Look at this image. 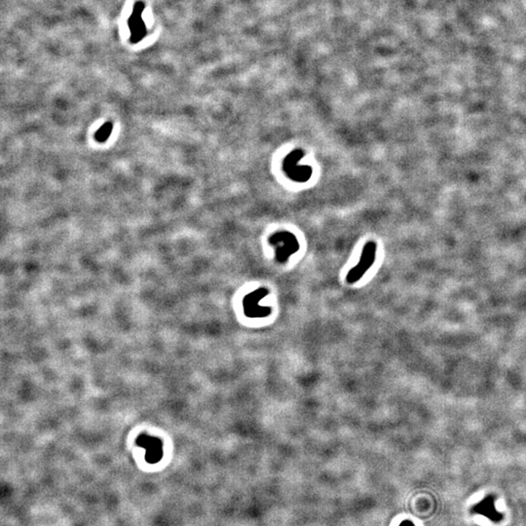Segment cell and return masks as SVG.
Here are the masks:
<instances>
[{"label":"cell","mask_w":526,"mask_h":526,"mask_svg":"<svg viewBox=\"0 0 526 526\" xmlns=\"http://www.w3.org/2000/svg\"><path fill=\"white\" fill-rule=\"evenodd\" d=\"M304 156L301 149H295L290 152L284 160L283 169L290 180L304 183L307 182L313 173V170L309 166H298V161Z\"/></svg>","instance_id":"obj_1"},{"label":"cell","mask_w":526,"mask_h":526,"mask_svg":"<svg viewBox=\"0 0 526 526\" xmlns=\"http://www.w3.org/2000/svg\"><path fill=\"white\" fill-rule=\"evenodd\" d=\"M270 244L276 248L277 260L286 262L289 256L299 249L296 237L289 232H278L270 238Z\"/></svg>","instance_id":"obj_2"},{"label":"cell","mask_w":526,"mask_h":526,"mask_svg":"<svg viewBox=\"0 0 526 526\" xmlns=\"http://www.w3.org/2000/svg\"><path fill=\"white\" fill-rule=\"evenodd\" d=\"M376 249L377 245L373 241H369L365 245L360 261L349 271L347 275L346 279L349 284H354L359 281L371 267L376 258Z\"/></svg>","instance_id":"obj_3"},{"label":"cell","mask_w":526,"mask_h":526,"mask_svg":"<svg viewBox=\"0 0 526 526\" xmlns=\"http://www.w3.org/2000/svg\"><path fill=\"white\" fill-rule=\"evenodd\" d=\"M267 289L264 288L254 290L250 294H248L244 299V309L245 313L248 317H261L268 315L270 312L269 308L260 307L258 304L260 299L267 294Z\"/></svg>","instance_id":"obj_4"},{"label":"cell","mask_w":526,"mask_h":526,"mask_svg":"<svg viewBox=\"0 0 526 526\" xmlns=\"http://www.w3.org/2000/svg\"><path fill=\"white\" fill-rule=\"evenodd\" d=\"M472 513L484 515L495 523L500 522L504 517L503 513L498 512L495 508V497L493 495H488L478 504L474 505L472 508Z\"/></svg>","instance_id":"obj_5"},{"label":"cell","mask_w":526,"mask_h":526,"mask_svg":"<svg viewBox=\"0 0 526 526\" xmlns=\"http://www.w3.org/2000/svg\"><path fill=\"white\" fill-rule=\"evenodd\" d=\"M111 128H112V125H111L110 123H109V124L107 123V124L104 125V126H103L99 131H98V134H97V136H96L97 140H98L99 142H104L105 140H106V139L108 138V136L110 135V133H111Z\"/></svg>","instance_id":"obj_6"},{"label":"cell","mask_w":526,"mask_h":526,"mask_svg":"<svg viewBox=\"0 0 526 526\" xmlns=\"http://www.w3.org/2000/svg\"><path fill=\"white\" fill-rule=\"evenodd\" d=\"M400 526H415V525H414V524H413V522H412V521H410V520H405V521H403V522H402V523H401V524H400Z\"/></svg>","instance_id":"obj_7"}]
</instances>
